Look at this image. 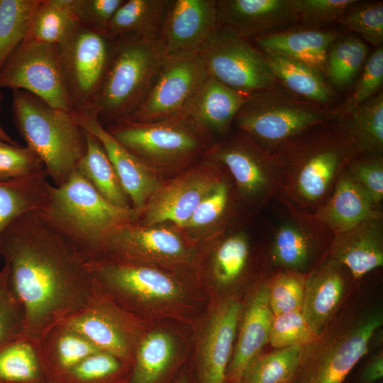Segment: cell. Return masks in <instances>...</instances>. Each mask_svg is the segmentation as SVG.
<instances>
[{"mask_svg":"<svg viewBox=\"0 0 383 383\" xmlns=\"http://www.w3.org/2000/svg\"><path fill=\"white\" fill-rule=\"evenodd\" d=\"M298 22L324 25L338 21L356 0H290Z\"/></svg>","mask_w":383,"mask_h":383,"instance_id":"obj_51","label":"cell"},{"mask_svg":"<svg viewBox=\"0 0 383 383\" xmlns=\"http://www.w3.org/2000/svg\"><path fill=\"white\" fill-rule=\"evenodd\" d=\"M269 287V279L261 283L242 309L227 369V383L237 382L248 363L269 343L274 318L270 304Z\"/></svg>","mask_w":383,"mask_h":383,"instance_id":"obj_24","label":"cell"},{"mask_svg":"<svg viewBox=\"0 0 383 383\" xmlns=\"http://www.w3.org/2000/svg\"><path fill=\"white\" fill-rule=\"evenodd\" d=\"M72 113L78 125L100 142L132 208L141 213L163 182L160 178V172L118 142L99 122L92 107Z\"/></svg>","mask_w":383,"mask_h":383,"instance_id":"obj_19","label":"cell"},{"mask_svg":"<svg viewBox=\"0 0 383 383\" xmlns=\"http://www.w3.org/2000/svg\"><path fill=\"white\" fill-rule=\"evenodd\" d=\"M198 53L209 77L245 96L274 87L264 54L233 33L218 29Z\"/></svg>","mask_w":383,"mask_h":383,"instance_id":"obj_15","label":"cell"},{"mask_svg":"<svg viewBox=\"0 0 383 383\" xmlns=\"http://www.w3.org/2000/svg\"><path fill=\"white\" fill-rule=\"evenodd\" d=\"M195 243L174 225L143 226L135 222L111 233L96 257L105 256L131 263L180 269L196 260Z\"/></svg>","mask_w":383,"mask_h":383,"instance_id":"obj_10","label":"cell"},{"mask_svg":"<svg viewBox=\"0 0 383 383\" xmlns=\"http://www.w3.org/2000/svg\"><path fill=\"white\" fill-rule=\"evenodd\" d=\"M96 287L87 306L61 322L98 350L133 365L136 347L146 332L143 321L119 306Z\"/></svg>","mask_w":383,"mask_h":383,"instance_id":"obj_17","label":"cell"},{"mask_svg":"<svg viewBox=\"0 0 383 383\" xmlns=\"http://www.w3.org/2000/svg\"><path fill=\"white\" fill-rule=\"evenodd\" d=\"M106 129L122 145L160 172L189 167L211 145V138L183 116Z\"/></svg>","mask_w":383,"mask_h":383,"instance_id":"obj_9","label":"cell"},{"mask_svg":"<svg viewBox=\"0 0 383 383\" xmlns=\"http://www.w3.org/2000/svg\"><path fill=\"white\" fill-rule=\"evenodd\" d=\"M316 336L301 312L293 311L274 316L269 343L275 349L305 346Z\"/></svg>","mask_w":383,"mask_h":383,"instance_id":"obj_49","label":"cell"},{"mask_svg":"<svg viewBox=\"0 0 383 383\" xmlns=\"http://www.w3.org/2000/svg\"><path fill=\"white\" fill-rule=\"evenodd\" d=\"M174 383H191L189 377L186 374L179 377Z\"/></svg>","mask_w":383,"mask_h":383,"instance_id":"obj_55","label":"cell"},{"mask_svg":"<svg viewBox=\"0 0 383 383\" xmlns=\"http://www.w3.org/2000/svg\"><path fill=\"white\" fill-rule=\"evenodd\" d=\"M0 256L24 310L23 335L37 343L50 327L87 306L96 292L86 261L41 211L9 225Z\"/></svg>","mask_w":383,"mask_h":383,"instance_id":"obj_1","label":"cell"},{"mask_svg":"<svg viewBox=\"0 0 383 383\" xmlns=\"http://www.w3.org/2000/svg\"><path fill=\"white\" fill-rule=\"evenodd\" d=\"M349 177L382 207L383 155L358 154L345 167Z\"/></svg>","mask_w":383,"mask_h":383,"instance_id":"obj_48","label":"cell"},{"mask_svg":"<svg viewBox=\"0 0 383 383\" xmlns=\"http://www.w3.org/2000/svg\"><path fill=\"white\" fill-rule=\"evenodd\" d=\"M41 212L85 261L99 255L111 233L137 222L140 215L107 201L77 171L62 185H51L48 205Z\"/></svg>","mask_w":383,"mask_h":383,"instance_id":"obj_3","label":"cell"},{"mask_svg":"<svg viewBox=\"0 0 383 383\" xmlns=\"http://www.w3.org/2000/svg\"><path fill=\"white\" fill-rule=\"evenodd\" d=\"M38 350L45 379L50 383H62L74 366L99 350L78 332L60 322L40 338Z\"/></svg>","mask_w":383,"mask_h":383,"instance_id":"obj_28","label":"cell"},{"mask_svg":"<svg viewBox=\"0 0 383 383\" xmlns=\"http://www.w3.org/2000/svg\"><path fill=\"white\" fill-rule=\"evenodd\" d=\"M116 38L106 31L77 22L58 44L62 74L73 111L92 106Z\"/></svg>","mask_w":383,"mask_h":383,"instance_id":"obj_12","label":"cell"},{"mask_svg":"<svg viewBox=\"0 0 383 383\" xmlns=\"http://www.w3.org/2000/svg\"><path fill=\"white\" fill-rule=\"evenodd\" d=\"M36 383H50V382H48L47 380H45V381H41V382H36Z\"/></svg>","mask_w":383,"mask_h":383,"instance_id":"obj_56","label":"cell"},{"mask_svg":"<svg viewBox=\"0 0 383 383\" xmlns=\"http://www.w3.org/2000/svg\"><path fill=\"white\" fill-rule=\"evenodd\" d=\"M76 23L59 0H41L25 39L58 45Z\"/></svg>","mask_w":383,"mask_h":383,"instance_id":"obj_43","label":"cell"},{"mask_svg":"<svg viewBox=\"0 0 383 383\" xmlns=\"http://www.w3.org/2000/svg\"><path fill=\"white\" fill-rule=\"evenodd\" d=\"M84 133L86 151L78 162L75 171L111 204L126 209L132 208L103 146L94 135L85 131Z\"/></svg>","mask_w":383,"mask_h":383,"instance_id":"obj_36","label":"cell"},{"mask_svg":"<svg viewBox=\"0 0 383 383\" xmlns=\"http://www.w3.org/2000/svg\"><path fill=\"white\" fill-rule=\"evenodd\" d=\"M45 170L24 178L0 181V244L5 229L15 219L30 211H44L51 184Z\"/></svg>","mask_w":383,"mask_h":383,"instance_id":"obj_33","label":"cell"},{"mask_svg":"<svg viewBox=\"0 0 383 383\" xmlns=\"http://www.w3.org/2000/svg\"><path fill=\"white\" fill-rule=\"evenodd\" d=\"M217 30L216 0H172L158 41L167 57L198 53Z\"/></svg>","mask_w":383,"mask_h":383,"instance_id":"obj_21","label":"cell"},{"mask_svg":"<svg viewBox=\"0 0 383 383\" xmlns=\"http://www.w3.org/2000/svg\"><path fill=\"white\" fill-rule=\"evenodd\" d=\"M204 156L226 168L242 209H260L276 196L279 179L274 157L247 135L239 131L213 144Z\"/></svg>","mask_w":383,"mask_h":383,"instance_id":"obj_11","label":"cell"},{"mask_svg":"<svg viewBox=\"0 0 383 383\" xmlns=\"http://www.w3.org/2000/svg\"><path fill=\"white\" fill-rule=\"evenodd\" d=\"M334 234L372 218H383L382 207L348 174L345 167L326 202L313 214Z\"/></svg>","mask_w":383,"mask_h":383,"instance_id":"obj_26","label":"cell"},{"mask_svg":"<svg viewBox=\"0 0 383 383\" xmlns=\"http://www.w3.org/2000/svg\"><path fill=\"white\" fill-rule=\"evenodd\" d=\"M339 120L360 154L383 155L382 91Z\"/></svg>","mask_w":383,"mask_h":383,"instance_id":"obj_37","label":"cell"},{"mask_svg":"<svg viewBox=\"0 0 383 383\" xmlns=\"http://www.w3.org/2000/svg\"><path fill=\"white\" fill-rule=\"evenodd\" d=\"M263 54L276 79L292 92L316 104L331 101L333 94L316 68L279 54Z\"/></svg>","mask_w":383,"mask_h":383,"instance_id":"obj_35","label":"cell"},{"mask_svg":"<svg viewBox=\"0 0 383 383\" xmlns=\"http://www.w3.org/2000/svg\"><path fill=\"white\" fill-rule=\"evenodd\" d=\"M124 0H59L74 21L106 31L113 14Z\"/></svg>","mask_w":383,"mask_h":383,"instance_id":"obj_50","label":"cell"},{"mask_svg":"<svg viewBox=\"0 0 383 383\" xmlns=\"http://www.w3.org/2000/svg\"><path fill=\"white\" fill-rule=\"evenodd\" d=\"M132 364L99 350L74 366L62 383H128Z\"/></svg>","mask_w":383,"mask_h":383,"instance_id":"obj_41","label":"cell"},{"mask_svg":"<svg viewBox=\"0 0 383 383\" xmlns=\"http://www.w3.org/2000/svg\"><path fill=\"white\" fill-rule=\"evenodd\" d=\"M172 0H124L109 21L106 32L114 38L138 35L158 40Z\"/></svg>","mask_w":383,"mask_h":383,"instance_id":"obj_34","label":"cell"},{"mask_svg":"<svg viewBox=\"0 0 383 383\" xmlns=\"http://www.w3.org/2000/svg\"><path fill=\"white\" fill-rule=\"evenodd\" d=\"M43 170V162L30 147L0 140V181L24 178Z\"/></svg>","mask_w":383,"mask_h":383,"instance_id":"obj_47","label":"cell"},{"mask_svg":"<svg viewBox=\"0 0 383 383\" xmlns=\"http://www.w3.org/2000/svg\"><path fill=\"white\" fill-rule=\"evenodd\" d=\"M349 277L348 270L329 255L306 274L301 312L315 334L335 318Z\"/></svg>","mask_w":383,"mask_h":383,"instance_id":"obj_23","label":"cell"},{"mask_svg":"<svg viewBox=\"0 0 383 383\" xmlns=\"http://www.w3.org/2000/svg\"><path fill=\"white\" fill-rule=\"evenodd\" d=\"M45 380L37 342L23 335L0 346V383Z\"/></svg>","mask_w":383,"mask_h":383,"instance_id":"obj_38","label":"cell"},{"mask_svg":"<svg viewBox=\"0 0 383 383\" xmlns=\"http://www.w3.org/2000/svg\"><path fill=\"white\" fill-rule=\"evenodd\" d=\"M269 232L271 263L282 270L307 274L329 255L334 233L313 214L279 201Z\"/></svg>","mask_w":383,"mask_h":383,"instance_id":"obj_13","label":"cell"},{"mask_svg":"<svg viewBox=\"0 0 383 383\" xmlns=\"http://www.w3.org/2000/svg\"><path fill=\"white\" fill-rule=\"evenodd\" d=\"M368 49L360 39L338 38L329 48L326 74L332 83L344 87L353 82L367 56Z\"/></svg>","mask_w":383,"mask_h":383,"instance_id":"obj_42","label":"cell"},{"mask_svg":"<svg viewBox=\"0 0 383 383\" xmlns=\"http://www.w3.org/2000/svg\"><path fill=\"white\" fill-rule=\"evenodd\" d=\"M231 383H238V382H231Z\"/></svg>","mask_w":383,"mask_h":383,"instance_id":"obj_57","label":"cell"},{"mask_svg":"<svg viewBox=\"0 0 383 383\" xmlns=\"http://www.w3.org/2000/svg\"><path fill=\"white\" fill-rule=\"evenodd\" d=\"M25 313L11 284L9 267L0 271V346L24 334Z\"/></svg>","mask_w":383,"mask_h":383,"instance_id":"obj_45","label":"cell"},{"mask_svg":"<svg viewBox=\"0 0 383 383\" xmlns=\"http://www.w3.org/2000/svg\"><path fill=\"white\" fill-rule=\"evenodd\" d=\"M2 97H3V95L1 92V89L0 88V113H1V102ZM0 140H2L11 144H16V143L13 140H12V138L9 136V135L4 130L1 124H0Z\"/></svg>","mask_w":383,"mask_h":383,"instance_id":"obj_54","label":"cell"},{"mask_svg":"<svg viewBox=\"0 0 383 383\" xmlns=\"http://www.w3.org/2000/svg\"><path fill=\"white\" fill-rule=\"evenodd\" d=\"M306 274L282 270L269 279L270 304L274 316L301 311Z\"/></svg>","mask_w":383,"mask_h":383,"instance_id":"obj_44","label":"cell"},{"mask_svg":"<svg viewBox=\"0 0 383 383\" xmlns=\"http://www.w3.org/2000/svg\"><path fill=\"white\" fill-rule=\"evenodd\" d=\"M340 117L338 109L297 99L274 87L248 95L233 123L239 131L272 151L318 125Z\"/></svg>","mask_w":383,"mask_h":383,"instance_id":"obj_8","label":"cell"},{"mask_svg":"<svg viewBox=\"0 0 383 383\" xmlns=\"http://www.w3.org/2000/svg\"><path fill=\"white\" fill-rule=\"evenodd\" d=\"M177 348L166 331L145 332L136 347L128 383H162L174 365Z\"/></svg>","mask_w":383,"mask_h":383,"instance_id":"obj_31","label":"cell"},{"mask_svg":"<svg viewBox=\"0 0 383 383\" xmlns=\"http://www.w3.org/2000/svg\"><path fill=\"white\" fill-rule=\"evenodd\" d=\"M228 174L221 163L204 156L180 174L162 182L137 223H170L182 229L201 200Z\"/></svg>","mask_w":383,"mask_h":383,"instance_id":"obj_16","label":"cell"},{"mask_svg":"<svg viewBox=\"0 0 383 383\" xmlns=\"http://www.w3.org/2000/svg\"><path fill=\"white\" fill-rule=\"evenodd\" d=\"M41 0H0V70L26 38Z\"/></svg>","mask_w":383,"mask_h":383,"instance_id":"obj_40","label":"cell"},{"mask_svg":"<svg viewBox=\"0 0 383 383\" xmlns=\"http://www.w3.org/2000/svg\"><path fill=\"white\" fill-rule=\"evenodd\" d=\"M382 324L379 310L353 317H335L303 347L292 383H343L368 353L372 339Z\"/></svg>","mask_w":383,"mask_h":383,"instance_id":"obj_7","label":"cell"},{"mask_svg":"<svg viewBox=\"0 0 383 383\" xmlns=\"http://www.w3.org/2000/svg\"><path fill=\"white\" fill-rule=\"evenodd\" d=\"M383 82V49L381 45L370 56L355 89L341 109L340 117L374 96ZM339 117V118H340Z\"/></svg>","mask_w":383,"mask_h":383,"instance_id":"obj_52","label":"cell"},{"mask_svg":"<svg viewBox=\"0 0 383 383\" xmlns=\"http://www.w3.org/2000/svg\"><path fill=\"white\" fill-rule=\"evenodd\" d=\"M94 284L121 308L140 318L165 313L187 296L181 280L170 270L100 256L86 261Z\"/></svg>","mask_w":383,"mask_h":383,"instance_id":"obj_6","label":"cell"},{"mask_svg":"<svg viewBox=\"0 0 383 383\" xmlns=\"http://www.w3.org/2000/svg\"><path fill=\"white\" fill-rule=\"evenodd\" d=\"M329 256L355 279L383 265V218L365 221L333 235Z\"/></svg>","mask_w":383,"mask_h":383,"instance_id":"obj_25","label":"cell"},{"mask_svg":"<svg viewBox=\"0 0 383 383\" xmlns=\"http://www.w3.org/2000/svg\"><path fill=\"white\" fill-rule=\"evenodd\" d=\"M15 125L21 136L40 157L48 177L64 184L75 171L86 151L84 131L72 112L54 108L23 90H12Z\"/></svg>","mask_w":383,"mask_h":383,"instance_id":"obj_5","label":"cell"},{"mask_svg":"<svg viewBox=\"0 0 383 383\" xmlns=\"http://www.w3.org/2000/svg\"><path fill=\"white\" fill-rule=\"evenodd\" d=\"M240 208L233 182L228 174L201 200L182 230L196 242L209 230L221 231L232 224Z\"/></svg>","mask_w":383,"mask_h":383,"instance_id":"obj_32","label":"cell"},{"mask_svg":"<svg viewBox=\"0 0 383 383\" xmlns=\"http://www.w3.org/2000/svg\"><path fill=\"white\" fill-rule=\"evenodd\" d=\"M0 88L23 90L54 108L73 111L57 44L24 39L0 70Z\"/></svg>","mask_w":383,"mask_h":383,"instance_id":"obj_14","label":"cell"},{"mask_svg":"<svg viewBox=\"0 0 383 383\" xmlns=\"http://www.w3.org/2000/svg\"><path fill=\"white\" fill-rule=\"evenodd\" d=\"M338 21L345 29L358 33L372 45L379 46L382 44V1L356 3L348 9Z\"/></svg>","mask_w":383,"mask_h":383,"instance_id":"obj_46","label":"cell"},{"mask_svg":"<svg viewBox=\"0 0 383 383\" xmlns=\"http://www.w3.org/2000/svg\"><path fill=\"white\" fill-rule=\"evenodd\" d=\"M216 233L211 274L216 285L231 287L246 273L252 255V237L247 229L233 226Z\"/></svg>","mask_w":383,"mask_h":383,"instance_id":"obj_30","label":"cell"},{"mask_svg":"<svg viewBox=\"0 0 383 383\" xmlns=\"http://www.w3.org/2000/svg\"><path fill=\"white\" fill-rule=\"evenodd\" d=\"M340 36L335 30L299 29L282 30L252 40L263 53L284 55L326 73L330 47Z\"/></svg>","mask_w":383,"mask_h":383,"instance_id":"obj_29","label":"cell"},{"mask_svg":"<svg viewBox=\"0 0 383 383\" xmlns=\"http://www.w3.org/2000/svg\"><path fill=\"white\" fill-rule=\"evenodd\" d=\"M166 58L158 40L138 35L116 38L102 84L91 106L106 128L125 123L133 116Z\"/></svg>","mask_w":383,"mask_h":383,"instance_id":"obj_4","label":"cell"},{"mask_svg":"<svg viewBox=\"0 0 383 383\" xmlns=\"http://www.w3.org/2000/svg\"><path fill=\"white\" fill-rule=\"evenodd\" d=\"M208 77L199 53L167 57L145 100L125 123L183 116Z\"/></svg>","mask_w":383,"mask_h":383,"instance_id":"obj_18","label":"cell"},{"mask_svg":"<svg viewBox=\"0 0 383 383\" xmlns=\"http://www.w3.org/2000/svg\"><path fill=\"white\" fill-rule=\"evenodd\" d=\"M243 306L235 298L219 302L211 312L199 337L196 376L197 383H227Z\"/></svg>","mask_w":383,"mask_h":383,"instance_id":"obj_20","label":"cell"},{"mask_svg":"<svg viewBox=\"0 0 383 383\" xmlns=\"http://www.w3.org/2000/svg\"><path fill=\"white\" fill-rule=\"evenodd\" d=\"M218 29L246 40L298 23L290 0H218Z\"/></svg>","mask_w":383,"mask_h":383,"instance_id":"obj_22","label":"cell"},{"mask_svg":"<svg viewBox=\"0 0 383 383\" xmlns=\"http://www.w3.org/2000/svg\"><path fill=\"white\" fill-rule=\"evenodd\" d=\"M270 152L279 179L274 198L313 215L331 194L346 165L360 154L339 118L315 126Z\"/></svg>","mask_w":383,"mask_h":383,"instance_id":"obj_2","label":"cell"},{"mask_svg":"<svg viewBox=\"0 0 383 383\" xmlns=\"http://www.w3.org/2000/svg\"><path fill=\"white\" fill-rule=\"evenodd\" d=\"M383 377V352L379 351L366 363L360 377V383H377Z\"/></svg>","mask_w":383,"mask_h":383,"instance_id":"obj_53","label":"cell"},{"mask_svg":"<svg viewBox=\"0 0 383 383\" xmlns=\"http://www.w3.org/2000/svg\"><path fill=\"white\" fill-rule=\"evenodd\" d=\"M304 346L276 349L259 354L245 367L238 383H292Z\"/></svg>","mask_w":383,"mask_h":383,"instance_id":"obj_39","label":"cell"},{"mask_svg":"<svg viewBox=\"0 0 383 383\" xmlns=\"http://www.w3.org/2000/svg\"><path fill=\"white\" fill-rule=\"evenodd\" d=\"M247 96L208 77L187 108L188 118L211 138L225 135Z\"/></svg>","mask_w":383,"mask_h":383,"instance_id":"obj_27","label":"cell"}]
</instances>
